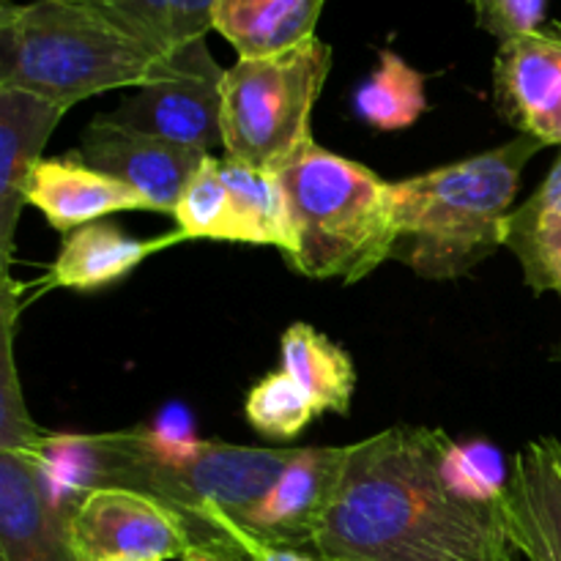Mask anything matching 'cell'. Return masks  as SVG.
I'll return each mask as SVG.
<instances>
[{
    "label": "cell",
    "instance_id": "6da1fadb",
    "mask_svg": "<svg viewBox=\"0 0 561 561\" xmlns=\"http://www.w3.org/2000/svg\"><path fill=\"white\" fill-rule=\"evenodd\" d=\"M504 488L463 474L444 431L394 425L343 447L312 535L321 561H518Z\"/></svg>",
    "mask_w": 561,
    "mask_h": 561
},
{
    "label": "cell",
    "instance_id": "7a4b0ae2",
    "mask_svg": "<svg viewBox=\"0 0 561 561\" xmlns=\"http://www.w3.org/2000/svg\"><path fill=\"white\" fill-rule=\"evenodd\" d=\"M85 463L88 488H126L168 504L190 524L195 546L244 553V524L296 449L179 442L148 427L64 438Z\"/></svg>",
    "mask_w": 561,
    "mask_h": 561
},
{
    "label": "cell",
    "instance_id": "3957f363",
    "mask_svg": "<svg viewBox=\"0 0 561 561\" xmlns=\"http://www.w3.org/2000/svg\"><path fill=\"white\" fill-rule=\"evenodd\" d=\"M529 135L394 184V257L420 277L447 283L504 247L520 173L542 151Z\"/></svg>",
    "mask_w": 561,
    "mask_h": 561
},
{
    "label": "cell",
    "instance_id": "277c9868",
    "mask_svg": "<svg viewBox=\"0 0 561 561\" xmlns=\"http://www.w3.org/2000/svg\"><path fill=\"white\" fill-rule=\"evenodd\" d=\"M159 55L99 11L75 0L0 3V88H20L75 107L115 88H140Z\"/></svg>",
    "mask_w": 561,
    "mask_h": 561
},
{
    "label": "cell",
    "instance_id": "5b68a950",
    "mask_svg": "<svg viewBox=\"0 0 561 561\" xmlns=\"http://www.w3.org/2000/svg\"><path fill=\"white\" fill-rule=\"evenodd\" d=\"M277 175L294 228V247L283 257L296 274L354 285L392 257V181L318 142Z\"/></svg>",
    "mask_w": 561,
    "mask_h": 561
},
{
    "label": "cell",
    "instance_id": "8992f818",
    "mask_svg": "<svg viewBox=\"0 0 561 561\" xmlns=\"http://www.w3.org/2000/svg\"><path fill=\"white\" fill-rule=\"evenodd\" d=\"M16 290L3 272L0 296V561H80L69 537V504L49 474L47 433L38 431L14 362Z\"/></svg>",
    "mask_w": 561,
    "mask_h": 561
},
{
    "label": "cell",
    "instance_id": "52a82bcc",
    "mask_svg": "<svg viewBox=\"0 0 561 561\" xmlns=\"http://www.w3.org/2000/svg\"><path fill=\"white\" fill-rule=\"evenodd\" d=\"M332 71V47L318 36L266 58L225 69V157L279 173L312 146V107Z\"/></svg>",
    "mask_w": 561,
    "mask_h": 561
},
{
    "label": "cell",
    "instance_id": "ba28073f",
    "mask_svg": "<svg viewBox=\"0 0 561 561\" xmlns=\"http://www.w3.org/2000/svg\"><path fill=\"white\" fill-rule=\"evenodd\" d=\"M222 82L225 69L206 38H197L162 58L157 75L131 88L110 115L129 129L211 153L222 146Z\"/></svg>",
    "mask_w": 561,
    "mask_h": 561
},
{
    "label": "cell",
    "instance_id": "9c48e42d",
    "mask_svg": "<svg viewBox=\"0 0 561 561\" xmlns=\"http://www.w3.org/2000/svg\"><path fill=\"white\" fill-rule=\"evenodd\" d=\"M69 537L80 561H184L195 548L175 510L126 488H85L71 499Z\"/></svg>",
    "mask_w": 561,
    "mask_h": 561
},
{
    "label": "cell",
    "instance_id": "30bf717a",
    "mask_svg": "<svg viewBox=\"0 0 561 561\" xmlns=\"http://www.w3.org/2000/svg\"><path fill=\"white\" fill-rule=\"evenodd\" d=\"M77 157L131 186L153 211L173 217L186 181L206 153L129 129L110 113H102L82 131Z\"/></svg>",
    "mask_w": 561,
    "mask_h": 561
},
{
    "label": "cell",
    "instance_id": "8fae6325",
    "mask_svg": "<svg viewBox=\"0 0 561 561\" xmlns=\"http://www.w3.org/2000/svg\"><path fill=\"white\" fill-rule=\"evenodd\" d=\"M493 96L518 135L561 146V22L499 44Z\"/></svg>",
    "mask_w": 561,
    "mask_h": 561
},
{
    "label": "cell",
    "instance_id": "7c38bea8",
    "mask_svg": "<svg viewBox=\"0 0 561 561\" xmlns=\"http://www.w3.org/2000/svg\"><path fill=\"white\" fill-rule=\"evenodd\" d=\"M343 463V447L296 449L272 491L244 524V553L252 542L310 553L312 535Z\"/></svg>",
    "mask_w": 561,
    "mask_h": 561
},
{
    "label": "cell",
    "instance_id": "4fadbf2b",
    "mask_svg": "<svg viewBox=\"0 0 561 561\" xmlns=\"http://www.w3.org/2000/svg\"><path fill=\"white\" fill-rule=\"evenodd\" d=\"M504 524L529 561H561V442L540 436L513 460L502 493Z\"/></svg>",
    "mask_w": 561,
    "mask_h": 561
},
{
    "label": "cell",
    "instance_id": "5bb4252c",
    "mask_svg": "<svg viewBox=\"0 0 561 561\" xmlns=\"http://www.w3.org/2000/svg\"><path fill=\"white\" fill-rule=\"evenodd\" d=\"M69 107L20 88H0V261L9 272L25 190Z\"/></svg>",
    "mask_w": 561,
    "mask_h": 561
},
{
    "label": "cell",
    "instance_id": "9a60e30c",
    "mask_svg": "<svg viewBox=\"0 0 561 561\" xmlns=\"http://www.w3.org/2000/svg\"><path fill=\"white\" fill-rule=\"evenodd\" d=\"M27 206L38 208L60 233L102 222V217L121 211H153L146 197L113 175L91 168L75 153L44 157L33 170L25 190Z\"/></svg>",
    "mask_w": 561,
    "mask_h": 561
},
{
    "label": "cell",
    "instance_id": "2e32d148",
    "mask_svg": "<svg viewBox=\"0 0 561 561\" xmlns=\"http://www.w3.org/2000/svg\"><path fill=\"white\" fill-rule=\"evenodd\" d=\"M173 241H181L179 230L159 241H142L126 236L113 222L82 225L60 241L58 257L53 263V285L69 290L107 288L135 272L151 252Z\"/></svg>",
    "mask_w": 561,
    "mask_h": 561
},
{
    "label": "cell",
    "instance_id": "e0dca14e",
    "mask_svg": "<svg viewBox=\"0 0 561 561\" xmlns=\"http://www.w3.org/2000/svg\"><path fill=\"white\" fill-rule=\"evenodd\" d=\"M327 0H217L214 31L239 58H266L316 36Z\"/></svg>",
    "mask_w": 561,
    "mask_h": 561
},
{
    "label": "cell",
    "instance_id": "ac0fdd59",
    "mask_svg": "<svg viewBox=\"0 0 561 561\" xmlns=\"http://www.w3.org/2000/svg\"><path fill=\"white\" fill-rule=\"evenodd\" d=\"M504 247L535 294L551 290L561 299V153L529 201L507 217Z\"/></svg>",
    "mask_w": 561,
    "mask_h": 561
},
{
    "label": "cell",
    "instance_id": "d6986e66",
    "mask_svg": "<svg viewBox=\"0 0 561 561\" xmlns=\"http://www.w3.org/2000/svg\"><path fill=\"white\" fill-rule=\"evenodd\" d=\"M99 11L140 44L170 55L214 31L217 0H75Z\"/></svg>",
    "mask_w": 561,
    "mask_h": 561
},
{
    "label": "cell",
    "instance_id": "ffe728a7",
    "mask_svg": "<svg viewBox=\"0 0 561 561\" xmlns=\"http://www.w3.org/2000/svg\"><path fill=\"white\" fill-rule=\"evenodd\" d=\"M279 359L283 370L310 392L323 414H348L356 392V367L348 351L310 323H294L279 340Z\"/></svg>",
    "mask_w": 561,
    "mask_h": 561
},
{
    "label": "cell",
    "instance_id": "44dd1931",
    "mask_svg": "<svg viewBox=\"0 0 561 561\" xmlns=\"http://www.w3.org/2000/svg\"><path fill=\"white\" fill-rule=\"evenodd\" d=\"M219 170L233 195L236 214L244 228V244H272L279 252H290L294 247V228H290L288 203H285L279 175L272 170H257L239 159L222 157Z\"/></svg>",
    "mask_w": 561,
    "mask_h": 561
},
{
    "label": "cell",
    "instance_id": "7402d4cb",
    "mask_svg": "<svg viewBox=\"0 0 561 561\" xmlns=\"http://www.w3.org/2000/svg\"><path fill=\"white\" fill-rule=\"evenodd\" d=\"M356 113L378 131H400L427 113L425 75L392 49L378 53V69L354 96Z\"/></svg>",
    "mask_w": 561,
    "mask_h": 561
},
{
    "label": "cell",
    "instance_id": "603a6c76",
    "mask_svg": "<svg viewBox=\"0 0 561 561\" xmlns=\"http://www.w3.org/2000/svg\"><path fill=\"white\" fill-rule=\"evenodd\" d=\"M175 228L181 239H206L244 244V228L236 214L233 195L219 170V157L206 153L175 203Z\"/></svg>",
    "mask_w": 561,
    "mask_h": 561
},
{
    "label": "cell",
    "instance_id": "cb8c5ba5",
    "mask_svg": "<svg viewBox=\"0 0 561 561\" xmlns=\"http://www.w3.org/2000/svg\"><path fill=\"white\" fill-rule=\"evenodd\" d=\"M321 414L323 411L318 409L310 392L285 370L263 376L250 389L244 403V416L252 431L274 442H290Z\"/></svg>",
    "mask_w": 561,
    "mask_h": 561
},
{
    "label": "cell",
    "instance_id": "d4e9b609",
    "mask_svg": "<svg viewBox=\"0 0 561 561\" xmlns=\"http://www.w3.org/2000/svg\"><path fill=\"white\" fill-rule=\"evenodd\" d=\"M477 25L502 44L531 36L548 25V0H469Z\"/></svg>",
    "mask_w": 561,
    "mask_h": 561
},
{
    "label": "cell",
    "instance_id": "484cf974",
    "mask_svg": "<svg viewBox=\"0 0 561 561\" xmlns=\"http://www.w3.org/2000/svg\"><path fill=\"white\" fill-rule=\"evenodd\" d=\"M247 561H321L312 553L294 551V548H277V546H263V542H252L247 548Z\"/></svg>",
    "mask_w": 561,
    "mask_h": 561
},
{
    "label": "cell",
    "instance_id": "4316f807",
    "mask_svg": "<svg viewBox=\"0 0 561 561\" xmlns=\"http://www.w3.org/2000/svg\"><path fill=\"white\" fill-rule=\"evenodd\" d=\"M184 561H247L244 553L233 551V548L225 546H195L190 553H186Z\"/></svg>",
    "mask_w": 561,
    "mask_h": 561
},
{
    "label": "cell",
    "instance_id": "83f0119b",
    "mask_svg": "<svg viewBox=\"0 0 561 561\" xmlns=\"http://www.w3.org/2000/svg\"><path fill=\"white\" fill-rule=\"evenodd\" d=\"M110 561H135V559H110Z\"/></svg>",
    "mask_w": 561,
    "mask_h": 561
},
{
    "label": "cell",
    "instance_id": "f1b7e54d",
    "mask_svg": "<svg viewBox=\"0 0 561 561\" xmlns=\"http://www.w3.org/2000/svg\"><path fill=\"white\" fill-rule=\"evenodd\" d=\"M559 359H561V354H559Z\"/></svg>",
    "mask_w": 561,
    "mask_h": 561
}]
</instances>
